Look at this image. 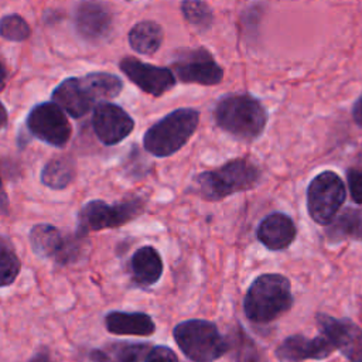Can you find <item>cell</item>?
<instances>
[{
	"mask_svg": "<svg viewBox=\"0 0 362 362\" xmlns=\"http://www.w3.org/2000/svg\"><path fill=\"white\" fill-rule=\"evenodd\" d=\"M216 126L242 141L259 139L267 124V110L262 102L247 92L226 93L214 107Z\"/></svg>",
	"mask_w": 362,
	"mask_h": 362,
	"instance_id": "1",
	"label": "cell"
},
{
	"mask_svg": "<svg viewBox=\"0 0 362 362\" xmlns=\"http://www.w3.org/2000/svg\"><path fill=\"white\" fill-rule=\"evenodd\" d=\"M293 307L290 280L280 273L257 276L243 298V311L255 324H269Z\"/></svg>",
	"mask_w": 362,
	"mask_h": 362,
	"instance_id": "2",
	"label": "cell"
},
{
	"mask_svg": "<svg viewBox=\"0 0 362 362\" xmlns=\"http://www.w3.org/2000/svg\"><path fill=\"white\" fill-rule=\"evenodd\" d=\"M262 178V171L249 158H232L221 167L202 171L195 177L197 194L206 201H221L229 195L252 189Z\"/></svg>",
	"mask_w": 362,
	"mask_h": 362,
	"instance_id": "3",
	"label": "cell"
},
{
	"mask_svg": "<svg viewBox=\"0 0 362 362\" xmlns=\"http://www.w3.org/2000/svg\"><path fill=\"white\" fill-rule=\"evenodd\" d=\"M199 123V112L180 107L151 124L143 137V146L154 157H168L181 150Z\"/></svg>",
	"mask_w": 362,
	"mask_h": 362,
	"instance_id": "4",
	"label": "cell"
},
{
	"mask_svg": "<svg viewBox=\"0 0 362 362\" xmlns=\"http://www.w3.org/2000/svg\"><path fill=\"white\" fill-rule=\"evenodd\" d=\"M173 337L180 351L192 362H214L230 348L218 327L201 318L181 321L174 327Z\"/></svg>",
	"mask_w": 362,
	"mask_h": 362,
	"instance_id": "5",
	"label": "cell"
},
{
	"mask_svg": "<svg viewBox=\"0 0 362 362\" xmlns=\"http://www.w3.org/2000/svg\"><path fill=\"white\" fill-rule=\"evenodd\" d=\"M146 201L134 197L116 204H107L102 199L86 202L78 214L76 235L85 238L89 232L119 228L144 212Z\"/></svg>",
	"mask_w": 362,
	"mask_h": 362,
	"instance_id": "6",
	"label": "cell"
},
{
	"mask_svg": "<svg viewBox=\"0 0 362 362\" xmlns=\"http://www.w3.org/2000/svg\"><path fill=\"white\" fill-rule=\"evenodd\" d=\"M346 198L342 178L329 170L317 174L307 188V209L318 225H329Z\"/></svg>",
	"mask_w": 362,
	"mask_h": 362,
	"instance_id": "7",
	"label": "cell"
},
{
	"mask_svg": "<svg viewBox=\"0 0 362 362\" xmlns=\"http://www.w3.org/2000/svg\"><path fill=\"white\" fill-rule=\"evenodd\" d=\"M170 69L182 83L214 86L223 79V68L204 47L175 51Z\"/></svg>",
	"mask_w": 362,
	"mask_h": 362,
	"instance_id": "8",
	"label": "cell"
},
{
	"mask_svg": "<svg viewBox=\"0 0 362 362\" xmlns=\"http://www.w3.org/2000/svg\"><path fill=\"white\" fill-rule=\"evenodd\" d=\"M35 255L49 259L58 264H69L78 260L81 253V236L62 235L61 230L48 223H38L31 228L28 235Z\"/></svg>",
	"mask_w": 362,
	"mask_h": 362,
	"instance_id": "9",
	"label": "cell"
},
{
	"mask_svg": "<svg viewBox=\"0 0 362 362\" xmlns=\"http://www.w3.org/2000/svg\"><path fill=\"white\" fill-rule=\"evenodd\" d=\"M25 124L34 137L54 147L66 146L72 134V127L66 115L54 102L35 105L30 110Z\"/></svg>",
	"mask_w": 362,
	"mask_h": 362,
	"instance_id": "10",
	"label": "cell"
},
{
	"mask_svg": "<svg viewBox=\"0 0 362 362\" xmlns=\"http://www.w3.org/2000/svg\"><path fill=\"white\" fill-rule=\"evenodd\" d=\"M315 321L320 332L329 339L349 362H362V328L349 318H335L318 313Z\"/></svg>",
	"mask_w": 362,
	"mask_h": 362,
	"instance_id": "11",
	"label": "cell"
},
{
	"mask_svg": "<svg viewBox=\"0 0 362 362\" xmlns=\"http://www.w3.org/2000/svg\"><path fill=\"white\" fill-rule=\"evenodd\" d=\"M119 68L130 82L156 98L167 93L177 83V78L170 68L151 65L133 57L122 58Z\"/></svg>",
	"mask_w": 362,
	"mask_h": 362,
	"instance_id": "12",
	"label": "cell"
},
{
	"mask_svg": "<svg viewBox=\"0 0 362 362\" xmlns=\"http://www.w3.org/2000/svg\"><path fill=\"white\" fill-rule=\"evenodd\" d=\"M92 126L96 137L105 146H115L133 132L134 120L120 106L110 102H100L93 110Z\"/></svg>",
	"mask_w": 362,
	"mask_h": 362,
	"instance_id": "13",
	"label": "cell"
},
{
	"mask_svg": "<svg viewBox=\"0 0 362 362\" xmlns=\"http://www.w3.org/2000/svg\"><path fill=\"white\" fill-rule=\"evenodd\" d=\"M113 16L110 8L99 0H83L75 10V27L88 41H102L112 30Z\"/></svg>",
	"mask_w": 362,
	"mask_h": 362,
	"instance_id": "14",
	"label": "cell"
},
{
	"mask_svg": "<svg viewBox=\"0 0 362 362\" xmlns=\"http://www.w3.org/2000/svg\"><path fill=\"white\" fill-rule=\"evenodd\" d=\"M334 351L332 344L322 334L314 338L294 334L284 338L277 346L276 356L283 362H303L308 359L321 361L327 359Z\"/></svg>",
	"mask_w": 362,
	"mask_h": 362,
	"instance_id": "15",
	"label": "cell"
},
{
	"mask_svg": "<svg viewBox=\"0 0 362 362\" xmlns=\"http://www.w3.org/2000/svg\"><path fill=\"white\" fill-rule=\"evenodd\" d=\"M297 236L293 219L283 212H272L262 219L256 229L257 240L269 250L279 252L287 249Z\"/></svg>",
	"mask_w": 362,
	"mask_h": 362,
	"instance_id": "16",
	"label": "cell"
},
{
	"mask_svg": "<svg viewBox=\"0 0 362 362\" xmlns=\"http://www.w3.org/2000/svg\"><path fill=\"white\" fill-rule=\"evenodd\" d=\"M52 102L72 117L85 116L92 107L93 102L83 89L79 78L64 79L51 95Z\"/></svg>",
	"mask_w": 362,
	"mask_h": 362,
	"instance_id": "17",
	"label": "cell"
},
{
	"mask_svg": "<svg viewBox=\"0 0 362 362\" xmlns=\"http://www.w3.org/2000/svg\"><path fill=\"white\" fill-rule=\"evenodd\" d=\"M163 259L153 246L139 247L130 259L132 280L139 287L156 284L163 274Z\"/></svg>",
	"mask_w": 362,
	"mask_h": 362,
	"instance_id": "18",
	"label": "cell"
},
{
	"mask_svg": "<svg viewBox=\"0 0 362 362\" xmlns=\"http://www.w3.org/2000/svg\"><path fill=\"white\" fill-rule=\"evenodd\" d=\"M105 327L109 332L116 335L148 337L156 331L153 318L139 311H110L105 315Z\"/></svg>",
	"mask_w": 362,
	"mask_h": 362,
	"instance_id": "19",
	"label": "cell"
},
{
	"mask_svg": "<svg viewBox=\"0 0 362 362\" xmlns=\"http://www.w3.org/2000/svg\"><path fill=\"white\" fill-rule=\"evenodd\" d=\"M153 346L147 342H113L106 348L93 349L92 362H141Z\"/></svg>",
	"mask_w": 362,
	"mask_h": 362,
	"instance_id": "20",
	"label": "cell"
},
{
	"mask_svg": "<svg viewBox=\"0 0 362 362\" xmlns=\"http://www.w3.org/2000/svg\"><path fill=\"white\" fill-rule=\"evenodd\" d=\"M164 31L161 25L151 20L136 23L127 35L130 47L141 55H153L163 44Z\"/></svg>",
	"mask_w": 362,
	"mask_h": 362,
	"instance_id": "21",
	"label": "cell"
},
{
	"mask_svg": "<svg viewBox=\"0 0 362 362\" xmlns=\"http://www.w3.org/2000/svg\"><path fill=\"white\" fill-rule=\"evenodd\" d=\"M79 81L93 103L116 98L123 89L122 79L109 72H90Z\"/></svg>",
	"mask_w": 362,
	"mask_h": 362,
	"instance_id": "22",
	"label": "cell"
},
{
	"mask_svg": "<svg viewBox=\"0 0 362 362\" xmlns=\"http://www.w3.org/2000/svg\"><path fill=\"white\" fill-rule=\"evenodd\" d=\"M327 236L332 242L344 239L362 240V209L346 208L328 225Z\"/></svg>",
	"mask_w": 362,
	"mask_h": 362,
	"instance_id": "23",
	"label": "cell"
},
{
	"mask_svg": "<svg viewBox=\"0 0 362 362\" xmlns=\"http://www.w3.org/2000/svg\"><path fill=\"white\" fill-rule=\"evenodd\" d=\"M76 175L75 161L69 157H54L51 158L41 171V182L52 189L66 188Z\"/></svg>",
	"mask_w": 362,
	"mask_h": 362,
	"instance_id": "24",
	"label": "cell"
},
{
	"mask_svg": "<svg viewBox=\"0 0 362 362\" xmlns=\"http://www.w3.org/2000/svg\"><path fill=\"white\" fill-rule=\"evenodd\" d=\"M20 270L21 260L13 243L0 233V288L14 283Z\"/></svg>",
	"mask_w": 362,
	"mask_h": 362,
	"instance_id": "25",
	"label": "cell"
},
{
	"mask_svg": "<svg viewBox=\"0 0 362 362\" xmlns=\"http://www.w3.org/2000/svg\"><path fill=\"white\" fill-rule=\"evenodd\" d=\"M181 13L184 20L201 33L212 27L214 13L204 0H182Z\"/></svg>",
	"mask_w": 362,
	"mask_h": 362,
	"instance_id": "26",
	"label": "cell"
},
{
	"mask_svg": "<svg viewBox=\"0 0 362 362\" xmlns=\"http://www.w3.org/2000/svg\"><path fill=\"white\" fill-rule=\"evenodd\" d=\"M28 23L18 14H7L0 18V37L8 41H24L30 37Z\"/></svg>",
	"mask_w": 362,
	"mask_h": 362,
	"instance_id": "27",
	"label": "cell"
},
{
	"mask_svg": "<svg viewBox=\"0 0 362 362\" xmlns=\"http://www.w3.org/2000/svg\"><path fill=\"white\" fill-rule=\"evenodd\" d=\"M346 182L354 202L362 205V165H354L346 170Z\"/></svg>",
	"mask_w": 362,
	"mask_h": 362,
	"instance_id": "28",
	"label": "cell"
},
{
	"mask_svg": "<svg viewBox=\"0 0 362 362\" xmlns=\"http://www.w3.org/2000/svg\"><path fill=\"white\" fill-rule=\"evenodd\" d=\"M263 16V8L259 4H252L242 13V28L246 35H252L253 27L259 25L260 17Z\"/></svg>",
	"mask_w": 362,
	"mask_h": 362,
	"instance_id": "29",
	"label": "cell"
},
{
	"mask_svg": "<svg viewBox=\"0 0 362 362\" xmlns=\"http://www.w3.org/2000/svg\"><path fill=\"white\" fill-rule=\"evenodd\" d=\"M143 362H178V356L171 348L165 345H157L148 351Z\"/></svg>",
	"mask_w": 362,
	"mask_h": 362,
	"instance_id": "30",
	"label": "cell"
},
{
	"mask_svg": "<svg viewBox=\"0 0 362 362\" xmlns=\"http://www.w3.org/2000/svg\"><path fill=\"white\" fill-rule=\"evenodd\" d=\"M352 119L359 127H362V93L352 105Z\"/></svg>",
	"mask_w": 362,
	"mask_h": 362,
	"instance_id": "31",
	"label": "cell"
},
{
	"mask_svg": "<svg viewBox=\"0 0 362 362\" xmlns=\"http://www.w3.org/2000/svg\"><path fill=\"white\" fill-rule=\"evenodd\" d=\"M10 214V202H8V197L7 192L3 187L1 178H0V215H8Z\"/></svg>",
	"mask_w": 362,
	"mask_h": 362,
	"instance_id": "32",
	"label": "cell"
},
{
	"mask_svg": "<svg viewBox=\"0 0 362 362\" xmlns=\"http://www.w3.org/2000/svg\"><path fill=\"white\" fill-rule=\"evenodd\" d=\"M28 362H52V359L47 351H40L35 355H33V358Z\"/></svg>",
	"mask_w": 362,
	"mask_h": 362,
	"instance_id": "33",
	"label": "cell"
},
{
	"mask_svg": "<svg viewBox=\"0 0 362 362\" xmlns=\"http://www.w3.org/2000/svg\"><path fill=\"white\" fill-rule=\"evenodd\" d=\"M7 124V110L4 105L0 102V129H3Z\"/></svg>",
	"mask_w": 362,
	"mask_h": 362,
	"instance_id": "34",
	"label": "cell"
},
{
	"mask_svg": "<svg viewBox=\"0 0 362 362\" xmlns=\"http://www.w3.org/2000/svg\"><path fill=\"white\" fill-rule=\"evenodd\" d=\"M6 78H7V72L3 66V64L0 62V90H3V88L6 85Z\"/></svg>",
	"mask_w": 362,
	"mask_h": 362,
	"instance_id": "35",
	"label": "cell"
}]
</instances>
